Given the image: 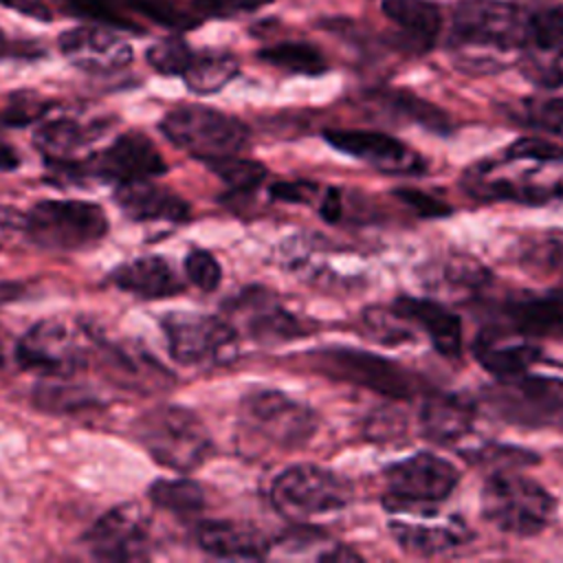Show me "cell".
Listing matches in <instances>:
<instances>
[{
	"mask_svg": "<svg viewBox=\"0 0 563 563\" xmlns=\"http://www.w3.org/2000/svg\"><path fill=\"white\" fill-rule=\"evenodd\" d=\"M517 260L523 268L563 279V231L532 235L528 242L521 244Z\"/></svg>",
	"mask_w": 563,
	"mask_h": 563,
	"instance_id": "35",
	"label": "cell"
},
{
	"mask_svg": "<svg viewBox=\"0 0 563 563\" xmlns=\"http://www.w3.org/2000/svg\"><path fill=\"white\" fill-rule=\"evenodd\" d=\"M51 101L37 92L20 90L0 99V123L2 125H29L40 121L48 110Z\"/></svg>",
	"mask_w": 563,
	"mask_h": 563,
	"instance_id": "37",
	"label": "cell"
},
{
	"mask_svg": "<svg viewBox=\"0 0 563 563\" xmlns=\"http://www.w3.org/2000/svg\"><path fill=\"white\" fill-rule=\"evenodd\" d=\"M15 358L46 378H68L88 365V336L64 319L46 317L18 341Z\"/></svg>",
	"mask_w": 563,
	"mask_h": 563,
	"instance_id": "11",
	"label": "cell"
},
{
	"mask_svg": "<svg viewBox=\"0 0 563 563\" xmlns=\"http://www.w3.org/2000/svg\"><path fill=\"white\" fill-rule=\"evenodd\" d=\"M519 53L521 68L534 84L545 88L563 84V4L530 13Z\"/></svg>",
	"mask_w": 563,
	"mask_h": 563,
	"instance_id": "17",
	"label": "cell"
},
{
	"mask_svg": "<svg viewBox=\"0 0 563 563\" xmlns=\"http://www.w3.org/2000/svg\"><path fill=\"white\" fill-rule=\"evenodd\" d=\"M554 497L534 479L495 471L482 488V517L515 537H534L552 519Z\"/></svg>",
	"mask_w": 563,
	"mask_h": 563,
	"instance_id": "4",
	"label": "cell"
},
{
	"mask_svg": "<svg viewBox=\"0 0 563 563\" xmlns=\"http://www.w3.org/2000/svg\"><path fill=\"white\" fill-rule=\"evenodd\" d=\"M464 189L482 200L545 205L563 198V150L539 141H515L504 158L479 161L462 176Z\"/></svg>",
	"mask_w": 563,
	"mask_h": 563,
	"instance_id": "1",
	"label": "cell"
},
{
	"mask_svg": "<svg viewBox=\"0 0 563 563\" xmlns=\"http://www.w3.org/2000/svg\"><path fill=\"white\" fill-rule=\"evenodd\" d=\"M363 328L374 341L385 345H396L413 339L409 323L394 308H367L363 312Z\"/></svg>",
	"mask_w": 563,
	"mask_h": 563,
	"instance_id": "39",
	"label": "cell"
},
{
	"mask_svg": "<svg viewBox=\"0 0 563 563\" xmlns=\"http://www.w3.org/2000/svg\"><path fill=\"white\" fill-rule=\"evenodd\" d=\"M389 528L400 548L416 556L446 554L466 545L473 539L471 528L460 517H449L442 521L394 519Z\"/></svg>",
	"mask_w": 563,
	"mask_h": 563,
	"instance_id": "24",
	"label": "cell"
},
{
	"mask_svg": "<svg viewBox=\"0 0 563 563\" xmlns=\"http://www.w3.org/2000/svg\"><path fill=\"white\" fill-rule=\"evenodd\" d=\"M407 323L427 332L433 347L444 356H460L462 352V321L446 306L435 299L398 297L391 306Z\"/></svg>",
	"mask_w": 563,
	"mask_h": 563,
	"instance_id": "25",
	"label": "cell"
},
{
	"mask_svg": "<svg viewBox=\"0 0 563 563\" xmlns=\"http://www.w3.org/2000/svg\"><path fill=\"white\" fill-rule=\"evenodd\" d=\"M343 213V202H341V194L336 189H330L325 196H323V202H321V218L325 222H336Z\"/></svg>",
	"mask_w": 563,
	"mask_h": 563,
	"instance_id": "48",
	"label": "cell"
},
{
	"mask_svg": "<svg viewBox=\"0 0 563 563\" xmlns=\"http://www.w3.org/2000/svg\"><path fill=\"white\" fill-rule=\"evenodd\" d=\"M110 282L141 299H165L183 292V282L167 260L158 255L136 257L117 266L110 273Z\"/></svg>",
	"mask_w": 563,
	"mask_h": 563,
	"instance_id": "27",
	"label": "cell"
},
{
	"mask_svg": "<svg viewBox=\"0 0 563 563\" xmlns=\"http://www.w3.org/2000/svg\"><path fill=\"white\" fill-rule=\"evenodd\" d=\"M464 457L477 466H490L495 471H512L517 466H530L537 462V455L523 449H515V446H499V444H490V446H479L475 451H464Z\"/></svg>",
	"mask_w": 563,
	"mask_h": 563,
	"instance_id": "41",
	"label": "cell"
},
{
	"mask_svg": "<svg viewBox=\"0 0 563 563\" xmlns=\"http://www.w3.org/2000/svg\"><path fill=\"white\" fill-rule=\"evenodd\" d=\"M273 0H139L141 13L147 24L191 31L213 18H233L255 11Z\"/></svg>",
	"mask_w": 563,
	"mask_h": 563,
	"instance_id": "19",
	"label": "cell"
},
{
	"mask_svg": "<svg viewBox=\"0 0 563 563\" xmlns=\"http://www.w3.org/2000/svg\"><path fill=\"white\" fill-rule=\"evenodd\" d=\"M114 200L125 216L139 222H185L189 218V205L178 194L150 180L119 185Z\"/></svg>",
	"mask_w": 563,
	"mask_h": 563,
	"instance_id": "26",
	"label": "cell"
},
{
	"mask_svg": "<svg viewBox=\"0 0 563 563\" xmlns=\"http://www.w3.org/2000/svg\"><path fill=\"white\" fill-rule=\"evenodd\" d=\"M106 130V121H79L73 117H59L44 121L35 130L33 143L48 163L64 169L81 163L88 156V147Z\"/></svg>",
	"mask_w": 563,
	"mask_h": 563,
	"instance_id": "20",
	"label": "cell"
},
{
	"mask_svg": "<svg viewBox=\"0 0 563 563\" xmlns=\"http://www.w3.org/2000/svg\"><path fill=\"white\" fill-rule=\"evenodd\" d=\"M150 499L154 506L176 515H196L207 504L202 486L187 477L156 479L150 486Z\"/></svg>",
	"mask_w": 563,
	"mask_h": 563,
	"instance_id": "34",
	"label": "cell"
},
{
	"mask_svg": "<svg viewBox=\"0 0 563 563\" xmlns=\"http://www.w3.org/2000/svg\"><path fill=\"white\" fill-rule=\"evenodd\" d=\"M323 139L339 152L365 161L383 174L405 176L422 174L427 169V161L416 150L385 132L332 128L323 132Z\"/></svg>",
	"mask_w": 563,
	"mask_h": 563,
	"instance_id": "16",
	"label": "cell"
},
{
	"mask_svg": "<svg viewBox=\"0 0 563 563\" xmlns=\"http://www.w3.org/2000/svg\"><path fill=\"white\" fill-rule=\"evenodd\" d=\"M22 233L51 251H86L108 233L103 209L86 200H42L22 216Z\"/></svg>",
	"mask_w": 563,
	"mask_h": 563,
	"instance_id": "6",
	"label": "cell"
},
{
	"mask_svg": "<svg viewBox=\"0 0 563 563\" xmlns=\"http://www.w3.org/2000/svg\"><path fill=\"white\" fill-rule=\"evenodd\" d=\"M350 499V482L317 464H292L284 468L271 486L273 506L290 521H306L323 512L341 510Z\"/></svg>",
	"mask_w": 563,
	"mask_h": 563,
	"instance_id": "7",
	"label": "cell"
},
{
	"mask_svg": "<svg viewBox=\"0 0 563 563\" xmlns=\"http://www.w3.org/2000/svg\"><path fill=\"white\" fill-rule=\"evenodd\" d=\"M20 165V156L18 152L0 139V169H15Z\"/></svg>",
	"mask_w": 563,
	"mask_h": 563,
	"instance_id": "49",
	"label": "cell"
},
{
	"mask_svg": "<svg viewBox=\"0 0 563 563\" xmlns=\"http://www.w3.org/2000/svg\"><path fill=\"white\" fill-rule=\"evenodd\" d=\"M33 400L37 407L48 409V411H77L97 405L95 398L84 394L77 387H66V385H40V389L33 394Z\"/></svg>",
	"mask_w": 563,
	"mask_h": 563,
	"instance_id": "42",
	"label": "cell"
},
{
	"mask_svg": "<svg viewBox=\"0 0 563 563\" xmlns=\"http://www.w3.org/2000/svg\"><path fill=\"white\" fill-rule=\"evenodd\" d=\"M385 506L389 512L418 510L427 515L424 508L451 497L460 482V471L449 460L422 451L391 464L385 473Z\"/></svg>",
	"mask_w": 563,
	"mask_h": 563,
	"instance_id": "10",
	"label": "cell"
},
{
	"mask_svg": "<svg viewBox=\"0 0 563 563\" xmlns=\"http://www.w3.org/2000/svg\"><path fill=\"white\" fill-rule=\"evenodd\" d=\"M477 363L499 380L528 374L541 361V347L532 345L523 334H508L501 328H484L473 341Z\"/></svg>",
	"mask_w": 563,
	"mask_h": 563,
	"instance_id": "22",
	"label": "cell"
},
{
	"mask_svg": "<svg viewBox=\"0 0 563 563\" xmlns=\"http://www.w3.org/2000/svg\"><path fill=\"white\" fill-rule=\"evenodd\" d=\"M20 53V48L15 46V42H11L4 33H2V29H0V57H9V55H18Z\"/></svg>",
	"mask_w": 563,
	"mask_h": 563,
	"instance_id": "51",
	"label": "cell"
},
{
	"mask_svg": "<svg viewBox=\"0 0 563 563\" xmlns=\"http://www.w3.org/2000/svg\"><path fill=\"white\" fill-rule=\"evenodd\" d=\"M240 70V62L227 51H194L185 73L180 75L187 88L196 95H211L222 90Z\"/></svg>",
	"mask_w": 563,
	"mask_h": 563,
	"instance_id": "32",
	"label": "cell"
},
{
	"mask_svg": "<svg viewBox=\"0 0 563 563\" xmlns=\"http://www.w3.org/2000/svg\"><path fill=\"white\" fill-rule=\"evenodd\" d=\"M227 308L233 317H238L244 323L249 336L257 341L275 343L303 334L299 319L292 312L284 310L262 288H246L242 295L233 297L231 303H227Z\"/></svg>",
	"mask_w": 563,
	"mask_h": 563,
	"instance_id": "21",
	"label": "cell"
},
{
	"mask_svg": "<svg viewBox=\"0 0 563 563\" xmlns=\"http://www.w3.org/2000/svg\"><path fill=\"white\" fill-rule=\"evenodd\" d=\"M495 413L521 427L563 424V380L545 376H515L499 380L486 394Z\"/></svg>",
	"mask_w": 563,
	"mask_h": 563,
	"instance_id": "12",
	"label": "cell"
},
{
	"mask_svg": "<svg viewBox=\"0 0 563 563\" xmlns=\"http://www.w3.org/2000/svg\"><path fill=\"white\" fill-rule=\"evenodd\" d=\"M233 191L238 194H246L253 191L255 187L262 185V180L266 178V167L257 161H249V158H238V156H229V158H220V161H211L207 163Z\"/></svg>",
	"mask_w": 563,
	"mask_h": 563,
	"instance_id": "38",
	"label": "cell"
},
{
	"mask_svg": "<svg viewBox=\"0 0 563 563\" xmlns=\"http://www.w3.org/2000/svg\"><path fill=\"white\" fill-rule=\"evenodd\" d=\"M405 205H409L413 211H418L420 216H433V218H438V216H446V213H451V207L449 205H444L442 200H438V198H433V196H427V194H422V191H418V189H407V187H402V189H396L394 191Z\"/></svg>",
	"mask_w": 563,
	"mask_h": 563,
	"instance_id": "45",
	"label": "cell"
},
{
	"mask_svg": "<svg viewBox=\"0 0 563 563\" xmlns=\"http://www.w3.org/2000/svg\"><path fill=\"white\" fill-rule=\"evenodd\" d=\"M194 55V48L178 35H169L152 44L145 53L147 64L161 73V75H183L189 59Z\"/></svg>",
	"mask_w": 563,
	"mask_h": 563,
	"instance_id": "40",
	"label": "cell"
},
{
	"mask_svg": "<svg viewBox=\"0 0 563 563\" xmlns=\"http://www.w3.org/2000/svg\"><path fill=\"white\" fill-rule=\"evenodd\" d=\"M240 418L257 442L284 451H292L310 442L319 424L317 413L310 407L277 389L251 391L242 400Z\"/></svg>",
	"mask_w": 563,
	"mask_h": 563,
	"instance_id": "9",
	"label": "cell"
},
{
	"mask_svg": "<svg viewBox=\"0 0 563 563\" xmlns=\"http://www.w3.org/2000/svg\"><path fill=\"white\" fill-rule=\"evenodd\" d=\"M141 446L165 468L189 473L211 453V438L202 420L178 405H158L134 422Z\"/></svg>",
	"mask_w": 563,
	"mask_h": 563,
	"instance_id": "3",
	"label": "cell"
},
{
	"mask_svg": "<svg viewBox=\"0 0 563 563\" xmlns=\"http://www.w3.org/2000/svg\"><path fill=\"white\" fill-rule=\"evenodd\" d=\"M198 545L216 556V559H262L268 552V541L253 528L224 521V519H211L202 521L196 530Z\"/></svg>",
	"mask_w": 563,
	"mask_h": 563,
	"instance_id": "29",
	"label": "cell"
},
{
	"mask_svg": "<svg viewBox=\"0 0 563 563\" xmlns=\"http://www.w3.org/2000/svg\"><path fill=\"white\" fill-rule=\"evenodd\" d=\"M473 420L475 407L455 394H433L420 409L422 433L438 444L464 438L473 429Z\"/></svg>",
	"mask_w": 563,
	"mask_h": 563,
	"instance_id": "30",
	"label": "cell"
},
{
	"mask_svg": "<svg viewBox=\"0 0 563 563\" xmlns=\"http://www.w3.org/2000/svg\"><path fill=\"white\" fill-rule=\"evenodd\" d=\"M528 18L530 13L508 0H462L451 15L449 46L466 62L464 68H499L497 55L523 48Z\"/></svg>",
	"mask_w": 563,
	"mask_h": 563,
	"instance_id": "2",
	"label": "cell"
},
{
	"mask_svg": "<svg viewBox=\"0 0 563 563\" xmlns=\"http://www.w3.org/2000/svg\"><path fill=\"white\" fill-rule=\"evenodd\" d=\"M358 559H361V554L345 545H336L332 552H323L319 556V561H358Z\"/></svg>",
	"mask_w": 563,
	"mask_h": 563,
	"instance_id": "50",
	"label": "cell"
},
{
	"mask_svg": "<svg viewBox=\"0 0 563 563\" xmlns=\"http://www.w3.org/2000/svg\"><path fill=\"white\" fill-rule=\"evenodd\" d=\"M64 172H73L75 176H97L101 180L123 185L161 176L167 172V165L150 136L132 130L114 139L106 150L86 156L77 165L64 167Z\"/></svg>",
	"mask_w": 563,
	"mask_h": 563,
	"instance_id": "14",
	"label": "cell"
},
{
	"mask_svg": "<svg viewBox=\"0 0 563 563\" xmlns=\"http://www.w3.org/2000/svg\"><path fill=\"white\" fill-rule=\"evenodd\" d=\"M510 328L532 339L563 336V286L539 292H519L504 303Z\"/></svg>",
	"mask_w": 563,
	"mask_h": 563,
	"instance_id": "23",
	"label": "cell"
},
{
	"mask_svg": "<svg viewBox=\"0 0 563 563\" xmlns=\"http://www.w3.org/2000/svg\"><path fill=\"white\" fill-rule=\"evenodd\" d=\"M64 13L117 31L147 33V22L136 0H55Z\"/></svg>",
	"mask_w": 563,
	"mask_h": 563,
	"instance_id": "31",
	"label": "cell"
},
{
	"mask_svg": "<svg viewBox=\"0 0 563 563\" xmlns=\"http://www.w3.org/2000/svg\"><path fill=\"white\" fill-rule=\"evenodd\" d=\"M257 57L275 68L295 75H323L328 70V62L323 53L308 42H279L262 48Z\"/></svg>",
	"mask_w": 563,
	"mask_h": 563,
	"instance_id": "33",
	"label": "cell"
},
{
	"mask_svg": "<svg viewBox=\"0 0 563 563\" xmlns=\"http://www.w3.org/2000/svg\"><path fill=\"white\" fill-rule=\"evenodd\" d=\"M161 130L176 147L205 163L238 156L249 147L251 139L240 119L194 103L169 110L161 121Z\"/></svg>",
	"mask_w": 563,
	"mask_h": 563,
	"instance_id": "5",
	"label": "cell"
},
{
	"mask_svg": "<svg viewBox=\"0 0 563 563\" xmlns=\"http://www.w3.org/2000/svg\"><path fill=\"white\" fill-rule=\"evenodd\" d=\"M528 117L534 125L563 132V97H548L534 99L528 103Z\"/></svg>",
	"mask_w": 563,
	"mask_h": 563,
	"instance_id": "44",
	"label": "cell"
},
{
	"mask_svg": "<svg viewBox=\"0 0 563 563\" xmlns=\"http://www.w3.org/2000/svg\"><path fill=\"white\" fill-rule=\"evenodd\" d=\"M62 55L86 73H114L132 62V46L103 24H81L68 29L57 40Z\"/></svg>",
	"mask_w": 563,
	"mask_h": 563,
	"instance_id": "18",
	"label": "cell"
},
{
	"mask_svg": "<svg viewBox=\"0 0 563 563\" xmlns=\"http://www.w3.org/2000/svg\"><path fill=\"white\" fill-rule=\"evenodd\" d=\"M385 108L400 112L405 117H409L411 121L433 130V132H449V117L446 112H442L440 108H435L433 103L407 92V90H385L380 95H376Z\"/></svg>",
	"mask_w": 563,
	"mask_h": 563,
	"instance_id": "36",
	"label": "cell"
},
{
	"mask_svg": "<svg viewBox=\"0 0 563 563\" xmlns=\"http://www.w3.org/2000/svg\"><path fill=\"white\" fill-rule=\"evenodd\" d=\"M169 354L189 367L227 365L238 356L240 336L229 319L198 312H169L161 321Z\"/></svg>",
	"mask_w": 563,
	"mask_h": 563,
	"instance_id": "8",
	"label": "cell"
},
{
	"mask_svg": "<svg viewBox=\"0 0 563 563\" xmlns=\"http://www.w3.org/2000/svg\"><path fill=\"white\" fill-rule=\"evenodd\" d=\"M314 185L312 183H306V180H292V183H286V180H279L275 185H271V196L275 200H282V202H308L310 196L314 194Z\"/></svg>",
	"mask_w": 563,
	"mask_h": 563,
	"instance_id": "46",
	"label": "cell"
},
{
	"mask_svg": "<svg viewBox=\"0 0 563 563\" xmlns=\"http://www.w3.org/2000/svg\"><path fill=\"white\" fill-rule=\"evenodd\" d=\"M383 13L413 53L433 48L442 31V11L431 0H383Z\"/></svg>",
	"mask_w": 563,
	"mask_h": 563,
	"instance_id": "28",
	"label": "cell"
},
{
	"mask_svg": "<svg viewBox=\"0 0 563 563\" xmlns=\"http://www.w3.org/2000/svg\"><path fill=\"white\" fill-rule=\"evenodd\" d=\"M0 4L11 11H18L26 18L42 20V22H51L55 15L53 7L46 0H0Z\"/></svg>",
	"mask_w": 563,
	"mask_h": 563,
	"instance_id": "47",
	"label": "cell"
},
{
	"mask_svg": "<svg viewBox=\"0 0 563 563\" xmlns=\"http://www.w3.org/2000/svg\"><path fill=\"white\" fill-rule=\"evenodd\" d=\"M185 273H187L189 282L205 292L216 290L222 279V268H220L218 260L209 251H202V249H191L187 253Z\"/></svg>",
	"mask_w": 563,
	"mask_h": 563,
	"instance_id": "43",
	"label": "cell"
},
{
	"mask_svg": "<svg viewBox=\"0 0 563 563\" xmlns=\"http://www.w3.org/2000/svg\"><path fill=\"white\" fill-rule=\"evenodd\" d=\"M314 367L323 374L372 389L394 400H407L416 394V380L402 365L352 347L319 350L314 354Z\"/></svg>",
	"mask_w": 563,
	"mask_h": 563,
	"instance_id": "13",
	"label": "cell"
},
{
	"mask_svg": "<svg viewBox=\"0 0 563 563\" xmlns=\"http://www.w3.org/2000/svg\"><path fill=\"white\" fill-rule=\"evenodd\" d=\"M92 556L101 561H145L152 556L150 517L139 504H121L86 532Z\"/></svg>",
	"mask_w": 563,
	"mask_h": 563,
	"instance_id": "15",
	"label": "cell"
}]
</instances>
